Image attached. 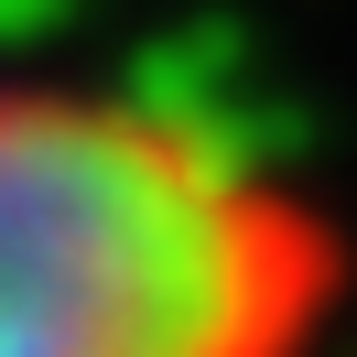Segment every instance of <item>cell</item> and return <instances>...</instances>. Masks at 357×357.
<instances>
[{
	"instance_id": "obj_1",
	"label": "cell",
	"mask_w": 357,
	"mask_h": 357,
	"mask_svg": "<svg viewBox=\"0 0 357 357\" xmlns=\"http://www.w3.org/2000/svg\"><path fill=\"white\" fill-rule=\"evenodd\" d=\"M303 271L271 184L206 174L119 98H0V357H271Z\"/></svg>"
},
{
	"instance_id": "obj_2",
	"label": "cell",
	"mask_w": 357,
	"mask_h": 357,
	"mask_svg": "<svg viewBox=\"0 0 357 357\" xmlns=\"http://www.w3.org/2000/svg\"><path fill=\"white\" fill-rule=\"evenodd\" d=\"M249 87V33L238 22H195V33H162L119 66V109L152 119L162 141H184L195 119H217L227 98Z\"/></svg>"
},
{
	"instance_id": "obj_3",
	"label": "cell",
	"mask_w": 357,
	"mask_h": 357,
	"mask_svg": "<svg viewBox=\"0 0 357 357\" xmlns=\"http://www.w3.org/2000/svg\"><path fill=\"white\" fill-rule=\"evenodd\" d=\"M66 11H76V0H0V54H11V44H44Z\"/></svg>"
}]
</instances>
